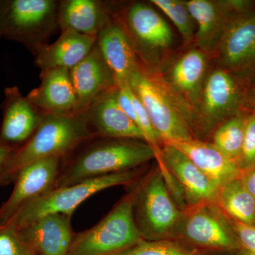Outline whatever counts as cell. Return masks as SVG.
<instances>
[{"mask_svg":"<svg viewBox=\"0 0 255 255\" xmlns=\"http://www.w3.org/2000/svg\"><path fill=\"white\" fill-rule=\"evenodd\" d=\"M92 137L63 159L55 188L65 187L100 176L135 169L155 154L146 142L130 139L97 140Z\"/></svg>","mask_w":255,"mask_h":255,"instance_id":"1","label":"cell"},{"mask_svg":"<svg viewBox=\"0 0 255 255\" xmlns=\"http://www.w3.org/2000/svg\"><path fill=\"white\" fill-rule=\"evenodd\" d=\"M95 136L98 135L90 127L86 110L45 114L31 137L11 156L1 185L14 181L26 164L46 157L66 158L84 142Z\"/></svg>","mask_w":255,"mask_h":255,"instance_id":"2","label":"cell"},{"mask_svg":"<svg viewBox=\"0 0 255 255\" xmlns=\"http://www.w3.org/2000/svg\"><path fill=\"white\" fill-rule=\"evenodd\" d=\"M135 191L124 197L100 222L75 233L68 255H117L142 240L134 219Z\"/></svg>","mask_w":255,"mask_h":255,"instance_id":"3","label":"cell"},{"mask_svg":"<svg viewBox=\"0 0 255 255\" xmlns=\"http://www.w3.org/2000/svg\"><path fill=\"white\" fill-rule=\"evenodd\" d=\"M139 176L140 172L135 169L55 188L23 206L9 222L18 229L46 215L61 214L73 216L77 208L90 196L116 186L130 185L136 181Z\"/></svg>","mask_w":255,"mask_h":255,"instance_id":"4","label":"cell"},{"mask_svg":"<svg viewBox=\"0 0 255 255\" xmlns=\"http://www.w3.org/2000/svg\"><path fill=\"white\" fill-rule=\"evenodd\" d=\"M58 1L53 0H12L1 4L0 34L21 42L33 53L47 44L58 26Z\"/></svg>","mask_w":255,"mask_h":255,"instance_id":"5","label":"cell"},{"mask_svg":"<svg viewBox=\"0 0 255 255\" xmlns=\"http://www.w3.org/2000/svg\"><path fill=\"white\" fill-rule=\"evenodd\" d=\"M128 85L145 107L162 141L172 143L193 139L187 121L157 82L140 70L132 75Z\"/></svg>","mask_w":255,"mask_h":255,"instance_id":"6","label":"cell"},{"mask_svg":"<svg viewBox=\"0 0 255 255\" xmlns=\"http://www.w3.org/2000/svg\"><path fill=\"white\" fill-rule=\"evenodd\" d=\"M133 213H137L135 221L142 238L164 234L175 226L179 211L160 172L135 189Z\"/></svg>","mask_w":255,"mask_h":255,"instance_id":"7","label":"cell"},{"mask_svg":"<svg viewBox=\"0 0 255 255\" xmlns=\"http://www.w3.org/2000/svg\"><path fill=\"white\" fill-rule=\"evenodd\" d=\"M63 159L60 157L38 159L18 171L11 195L0 206V226L9 222L23 206L54 189Z\"/></svg>","mask_w":255,"mask_h":255,"instance_id":"8","label":"cell"},{"mask_svg":"<svg viewBox=\"0 0 255 255\" xmlns=\"http://www.w3.org/2000/svg\"><path fill=\"white\" fill-rule=\"evenodd\" d=\"M0 142L17 150L31 137L45 114L23 97L16 86L5 90Z\"/></svg>","mask_w":255,"mask_h":255,"instance_id":"9","label":"cell"},{"mask_svg":"<svg viewBox=\"0 0 255 255\" xmlns=\"http://www.w3.org/2000/svg\"><path fill=\"white\" fill-rule=\"evenodd\" d=\"M241 95L236 80L226 70L218 69L206 78L203 85L199 110L205 125H216L237 114Z\"/></svg>","mask_w":255,"mask_h":255,"instance_id":"10","label":"cell"},{"mask_svg":"<svg viewBox=\"0 0 255 255\" xmlns=\"http://www.w3.org/2000/svg\"><path fill=\"white\" fill-rule=\"evenodd\" d=\"M71 219L65 214L46 215L18 231L34 255H68L75 234Z\"/></svg>","mask_w":255,"mask_h":255,"instance_id":"11","label":"cell"},{"mask_svg":"<svg viewBox=\"0 0 255 255\" xmlns=\"http://www.w3.org/2000/svg\"><path fill=\"white\" fill-rule=\"evenodd\" d=\"M217 48L226 68L243 70L255 66V12L233 16Z\"/></svg>","mask_w":255,"mask_h":255,"instance_id":"12","label":"cell"},{"mask_svg":"<svg viewBox=\"0 0 255 255\" xmlns=\"http://www.w3.org/2000/svg\"><path fill=\"white\" fill-rule=\"evenodd\" d=\"M70 75L76 96V112L85 110L97 99L117 87L97 43L80 63L70 69Z\"/></svg>","mask_w":255,"mask_h":255,"instance_id":"13","label":"cell"},{"mask_svg":"<svg viewBox=\"0 0 255 255\" xmlns=\"http://www.w3.org/2000/svg\"><path fill=\"white\" fill-rule=\"evenodd\" d=\"M186 3L197 25L194 38L202 51L217 48L225 28L233 17L231 12L243 9L246 4L245 1L209 0H190Z\"/></svg>","mask_w":255,"mask_h":255,"instance_id":"14","label":"cell"},{"mask_svg":"<svg viewBox=\"0 0 255 255\" xmlns=\"http://www.w3.org/2000/svg\"><path fill=\"white\" fill-rule=\"evenodd\" d=\"M117 89L107 92L85 109L90 127L98 136L145 141L141 130L119 106Z\"/></svg>","mask_w":255,"mask_h":255,"instance_id":"15","label":"cell"},{"mask_svg":"<svg viewBox=\"0 0 255 255\" xmlns=\"http://www.w3.org/2000/svg\"><path fill=\"white\" fill-rule=\"evenodd\" d=\"M97 46L113 74L117 87L128 85L132 75L140 68L127 32L117 23L110 21L97 35Z\"/></svg>","mask_w":255,"mask_h":255,"instance_id":"16","label":"cell"},{"mask_svg":"<svg viewBox=\"0 0 255 255\" xmlns=\"http://www.w3.org/2000/svg\"><path fill=\"white\" fill-rule=\"evenodd\" d=\"M39 87L27 95L28 100L44 114L76 112L77 99L70 70L54 68L41 73Z\"/></svg>","mask_w":255,"mask_h":255,"instance_id":"17","label":"cell"},{"mask_svg":"<svg viewBox=\"0 0 255 255\" xmlns=\"http://www.w3.org/2000/svg\"><path fill=\"white\" fill-rule=\"evenodd\" d=\"M162 157L167 168L192 204L210 201L217 196L220 188L190 159L173 145L164 144Z\"/></svg>","mask_w":255,"mask_h":255,"instance_id":"18","label":"cell"},{"mask_svg":"<svg viewBox=\"0 0 255 255\" xmlns=\"http://www.w3.org/2000/svg\"><path fill=\"white\" fill-rule=\"evenodd\" d=\"M96 43L97 36L63 31L54 43L43 45L35 51L36 64L41 71L54 68L70 70L91 52Z\"/></svg>","mask_w":255,"mask_h":255,"instance_id":"19","label":"cell"},{"mask_svg":"<svg viewBox=\"0 0 255 255\" xmlns=\"http://www.w3.org/2000/svg\"><path fill=\"white\" fill-rule=\"evenodd\" d=\"M164 144L173 145L187 155L219 188L237 178L239 174L236 161L228 158L214 144L194 139Z\"/></svg>","mask_w":255,"mask_h":255,"instance_id":"20","label":"cell"},{"mask_svg":"<svg viewBox=\"0 0 255 255\" xmlns=\"http://www.w3.org/2000/svg\"><path fill=\"white\" fill-rule=\"evenodd\" d=\"M58 26L62 32L73 31L97 36L110 22L107 9L96 0H65L58 8Z\"/></svg>","mask_w":255,"mask_h":255,"instance_id":"21","label":"cell"},{"mask_svg":"<svg viewBox=\"0 0 255 255\" xmlns=\"http://www.w3.org/2000/svg\"><path fill=\"white\" fill-rule=\"evenodd\" d=\"M127 23L132 36L142 46L160 49L170 46L172 30L153 8L144 3H135L127 11Z\"/></svg>","mask_w":255,"mask_h":255,"instance_id":"22","label":"cell"},{"mask_svg":"<svg viewBox=\"0 0 255 255\" xmlns=\"http://www.w3.org/2000/svg\"><path fill=\"white\" fill-rule=\"evenodd\" d=\"M206 69L204 51L194 49L183 55L171 70L170 81L174 90L194 106L200 102Z\"/></svg>","mask_w":255,"mask_h":255,"instance_id":"23","label":"cell"},{"mask_svg":"<svg viewBox=\"0 0 255 255\" xmlns=\"http://www.w3.org/2000/svg\"><path fill=\"white\" fill-rule=\"evenodd\" d=\"M186 236L201 246L231 248L233 240L223 221L214 213L201 209L191 214L184 228Z\"/></svg>","mask_w":255,"mask_h":255,"instance_id":"24","label":"cell"},{"mask_svg":"<svg viewBox=\"0 0 255 255\" xmlns=\"http://www.w3.org/2000/svg\"><path fill=\"white\" fill-rule=\"evenodd\" d=\"M220 206L238 222L255 225V199L237 177L220 188L217 196Z\"/></svg>","mask_w":255,"mask_h":255,"instance_id":"25","label":"cell"},{"mask_svg":"<svg viewBox=\"0 0 255 255\" xmlns=\"http://www.w3.org/2000/svg\"><path fill=\"white\" fill-rule=\"evenodd\" d=\"M246 120L241 116H234L221 124L215 132L214 145L232 160L241 157Z\"/></svg>","mask_w":255,"mask_h":255,"instance_id":"26","label":"cell"},{"mask_svg":"<svg viewBox=\"0 0 255 255\" xmlns=\"http://www.w3.org/2000/svg\"><path fill=\"white\" fill-rule=\"evenodd\" d=\"M156 7L160 9L173 22L183 38L190 41L196 34V23L186 1L180 0H152Z\"/></svg>","mask_w":255,"mask_h":255,"instance_id":"27","label":"cell"},{"mask_svg":"<svg viewBox=\"0 0 255 255\" xmlns=\"http://www.w3.org/2000/svg\"><path fill=\"white\" fill-rule=\"evenodd\" d=\"M0 255H34L12 223L0 226Z\"/></svg>","mask_w":255,"mask_h":255,"instance_id":"28","label":"cell"},{"mask_svg":"<svg viewBox=\"0 0 255 255\" xmlns=\"http://www.w3.org/2000/svg\"><path fill=\"white\" fill-rule=\"evenodd\" d=\"M117 255H186L180 250L167 243L141 240L127 251Z\"/></svg>","mask_w":255,"mask_h":255,"instance_id":"29","label":"cell"},{"mask_svg":"<svg viewBox=\"0 0 255 255\" xmlns=\"http://www.w3.org/2000/svg\"><path fill=\"white\" fill-rule=\"evenodd\" d=\"M241 157L245 165L255 163V114L246 120Z\"/></svg>","mask_w":255,"mask_h":255,"instance_id":"30","label":"cell"},{"mask_svg":"<svg viewBox=\"0 0 255 255\" xmlns=\"http://www.w3.org/2000/svg\"><path fill=\"white\" fill-rule=\"evenodd\" d=\"M235 230L240 243L249 255H255V226L236 222Z\"/></svg>","mask_w":255,"mask_h":255,"instance_id":"31","label":"cell"},{"mask_svg":"<svg viewBox=\"0 0 255 255\" xmlns=\"http://www.w3.org/2000/svg\"><path fill=\"white\" fill-rule=\"evenodd\" d=\"M16 150L14 147L0 142V186L1 185L7 164Z\"/></svg>","mask_w":255,"mask_h":255,"instance_id":"32","label":"cell"},{"mask_svg":"<svg viewBox=\"0 0 255 255\" xmlns=\"http://www.w3.org/2000/svg\"><path fill=\"white\" fill-rule=\"evenodd\" d=\"M241 179L247 190L249 191L250 194L255 199V169L247 174L246 176H245V177Z\"/></svg>","mask_w":255,"mask_h":255,"instance_id":"33","label":"cell"},{"mask_svg":"<svg viewBox=\"0 0 255 255\" xmlns=\"http://www.w3.org/2000/svg\"><path fill=\"white\" fill-rule=\"evenodd\" d=\"M253 108H254V110L255 112V90L254 91V93H253Z\"/></svg>","mask_w":255,"mask_h":255,"instance_id":"34","label":"cell"},{"mask_svg":"<svg viewBox=\"0 0 255 255\" xmlns=\"http://www.w3.org/2000/svg\"><path fill=\"white\" fill-rule=\"evenodd\" d=\"M1 4H2V1H0V16H1Z\"/></svg>","mask_w":255,"mask_h":255,"instance_id":"35","label":"cell"}]
</instances>
